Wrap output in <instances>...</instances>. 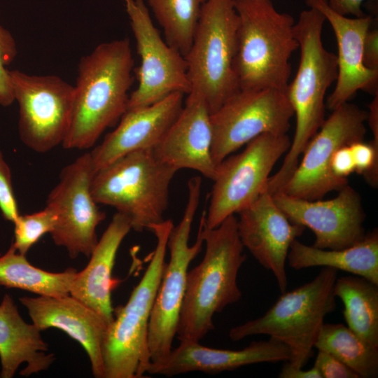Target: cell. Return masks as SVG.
Segmentation results:
<instances>
[{
	"label": "cell",
	"instance_id": "6da1fadb",
	"mask_svg": "<svg viewBox=\"0 0 378 378\" xmlns=\"http://www.w3.org/2000/svg\"><path fill=\"white\" fill-rule=\"evenodd\" d=\"M134 58L127 38L104 42L78 64L65 149H88L127 109Z\"/></svg>",
	"mask_w": 378,
	"mask_h": 378
},
{
	"label": "cell",
	"instance_id": "7a4b0ae2",
	"mask_svg": "<svg viewBox=\"0 0 378 378\" xmlns=\"http://www.w3.org/2000/svg\"><path fill=\"white\" fill-rule=\"evenodd\" d=\"M237 220L231 215L209 229L204 225V211L202 214L199 228L206 250L200 263L188 272L176 335L180 342H200L214 329V314L241 298L237 276L246 255Z\"/></svg>",
	"mask_w": 378,
	"mask_h": 378
},
{
	"label": "cell",
	"instance_id": "3957f363",
	"mask_svg": "<svg viewBox=\"0 0 378 378\" xmlns=\"http://www.w3.org/2000/svg\"><path fill=\"white\" fill-rule=\"evenodd\" d=\"M325 21L318 10L309 7L295 22L300 58L298 71L286 92L295 116V130L281 166L269 178L267 190L271 194L280 191L291 177L307 145L326 120L325 97L336 81L337 59L323 44Z\"/></svg>",
	"mask_w": 378,
	"mask_h": 378
},
{
	"label": "cell",
	"instance_id": "277c9868",
	"mask_svg": "<svg viewBox=\"0 0 378 378\" xmlns=\"http://www.w3.org/2000/svg\"><path fill=\"white\" fill-rule=\"evenodd\" d=\"M239 17L234 70L239 90L286 91L290 59L299 48L295 20L278 11L271 0H234Z\"/></svg>",
	"mask_w": 378,
	"mask_h": 378
},
{
	"label": "cell",
	"instance_id": "5b68a950",
	"mask_svg": "<svg viewBox=\"0 0 378 378\" xmlns=\"http://www.w3.org/2000/svg\"><path fill=\"white\" fill-rule=\"evenodd\" d=\"M172 220L152 225L155 248L139 283L128 301L113 311V320L105 334L102 355L104 378L145 377L150 364L148 346L151 311L166 265L165 255Z\"/></svg>",
	"mask_w": 378,
	"mask_h": 378
},
{
	"label": "cell",
	"instance_id": "8992f818",
	"mask_svg": "<svg viewBox=\"0 0 378 378\" xmlns=\"http://www.w3.org/2000/svg\"><path fill=\"white\" fill-rule=\"evenodd\" d=\"M337 278V270L323 267L309 282L281 293L263 316L231 328L230 339L237 342L252 335H268L288 347V365L303 368L313 355L326 316L336 309Z\"/></svg>",
	"mask_w": 378,
	"mask_h": 378
},
{
	"label": "cell",
	"instance_id": "52a82bcc",
	"mask_svg": "<svg viewBox=\"0 0 378 378\" xmlns=\"http://www.w3.org/2000/svg\"><path fill=\"white\" fill-rule=\"evenodd\" d=\"M177 172L153 149L134 151L97 171L91 193L97 204L126 216L132 230H149L164 220L169 186Z\"/></svg>",
	"mask_w": 378,
	"mask_h": 378
},
{
	"label": "cell",
	"instance_id": "ba28073f",
	"mask_svg": "<svg viewBox=\"0 0 378 378\" xmlns=\"http://www.w3.org/2000/svg\"><path fill=\"white\" fill-rule=\"evenodd\" d=\"M238 25L234 0H207L184 57L190 92L202 95L211 113L239 90L234 70Z\"/></svg>",
	"mask_w": 378,
	"mask_h": 378
},
{
	"label": "cell",
	"instance_id": "9c48e42d",
	"mask_svg": "<svg viewBox=\"0 0 378 378\" xmlns=\"http://www.w3.org/2000/svg\"><path fill=\"white\" fill-rule=\"evenodd\" d=\"M187 185V203L179 223L174 225L169 235V260L166 263L149 320L148 346L150 363L162 360L172 349L188 267L204 244L199 228L195 243L189 244L192 224L200 201L202 178L193 176Z\"/></svg>",
	"mask_w": 378,
	"mask_h": 378
},
{
	"label": "cell",
	"instance_id": "30bf717a",
	"mask_svg": "<svg viewBox=\"0 0 378 378\" xmlns=\"http://www.w3.org/2000/svg\"><path fill=\"white\" fill-rule=\"evenodd\" d=\"M291 140L287 134H262L239 153L230 155L216 167L204 225L212 229L238 214L267 191L270 174L285 155Z\"/></svg>",
	"mask_w": 378,
	"mask_h": 378
},
{
	"label": "cell",
	"instance_id": "8fae6325",
	"mask_svg": "<svg viewBox=\"0 0 378 378\" xmlns=\"http://www.w3.org/2000/svg\"><path fill=\"white\" fill-rule=\"evenodd\" d=\"M293 116L286 91L238 90L210 115L215 165L262 134H287Z\"/></svg>",
	"mask_w": 378,
	"mask_h": 378
},
{
	"label": "cell",
	"instance_id": "7c38bea8",
	"mask_svg": "<svg viewBox=\"0 0 378 378\" xmlns=\"http://www.w3.org/2000/svg\"><path fill=\"white\" fill-rule=\"evenodd\" d=\"M9 75L23 144L37 153L62 144L70 125L74 86L56 75H31L18 69L9 70Z\"/></svg>",
	"mask_w": 378,
	"mask_h": 378
},
{
	"label": "cell",
	"instance_id": "4fadbf2b",
	"mask_svg": "<svg viewBox=\"0 0 378 378\" xmlns=\"http://www.w3.org/2000/svg\"><path fill=\"white\" fill-rule=\"evenodd\" d=\"M331 111L307 145L294 173L279 192L315 200L349 184L348 179L332 174L330 161L339 148L364 140L368 111L349 102Z\"/></svg>",
	"mask_w": 378,
	"mask_h": 378
},
{
	"label": "cell",
	"instance_id": "5bb4252c",
	"mask_svg": "<svg viewBox=\"0 0 378 378\" xmlns=\"http://www.w3.org/2000/svg\"><path fill=\"white\" fill-rule=\"evenodd\" d=\"M94 174L90 152L81 155L62 169L46 200L57 216L52 239L71 258L90 256L98 241L96 228L106 218L91 193Z\"/></svg>",
	"mask_w": 378,
	"mask_h": 378
},
{
	"label": "cell",
	"instance_id": "9a60e30c",
	"mask_svg": "<svg viewBox=\"0 0 378 378\" xmlns=\"http://www.w3.org/2000/svg\"><path fill=\"white\" fill-rule=\"evenodd\" d=\"M134 34L140 66L137 88L130 94L128 108L152 104L173 92L189 94L185 57L163 41L144 0H122Z\"/></svg>",
	"mask_w": 378,
	"mask_h": 378
},
{
	"label": "cell",
	"instance_id": "2e32d148",
	"mask_svg": "<svg viewBox=\"0 0 378 378\" xmlns=\"http://www.w3.org/2000/svg\"><path fill=\"white\" fill-rule=\"evenodd\" d=\"M336 197L307 200L281 192L272 195L279 209L293 223L309 228L315 235L313 246L341 249L360 241L365 235V211L359 193L349 184Z\"/></svg>",
	"mask_w": 378,
	"mask_h": 378
},
{
	"label": "cell",
	"instance_id": "e0dca14e",
	"mask_svg": "<svg viewBox=\"0 0 378 378\" xmlns=\"http://www.w3.org/2000/svg\"><path fill=\"white\" fill-rule=\"evenodd\" d=\"M237 214V231L244 247L261 266L272 272L279 290L284 293L290 246L305 227L290 222L267 191Z\"/></svg>",
	"mask_w": 378,
	"mask_h": 378
},
{
	"label": "cell",
	"instance_id": "ac0fdd59",
	"mask_svg": "<svg viewBox=\"0 0 378 378\" xmlns=\"http://www.w3.org/2000/svg\"><path fill=\"white\" fill-rule=\"evenodd\" d=\"M183 106V94L176 92L152 104L127 109L115 129L90 152L95 172L130 153L154 149Z\"/></svg>",
	"mask_w": 378,
	"mask_h": 378
},
{
	"label": "cell",
	"instance_id": "d6986e66",
	"mask_svg": "<svg viewBox=\"0 0 378 378\" xmlns=\"http://www.w3.org/2000/svg\"><path fill=\"white\" fill-rule=\"evenodd\" d=\"M309 8L318 10L328 21L337 43L336 85L326 102L332 111L349 102L358 90L377 93L378 71L368 69L363 63L365 36L370 29V15L350 18L333 11L327 0H305Z\"/></svg>",
	"mask_w": 378,
	"mask_h": 378
},
{
	"label": "cell",
	"instance_id": "ffe728a7",
	"mask_svg": "<svg viewBox=\"0 0 378 378\" xmlns=\"http://www.w3.org/2000/svg\"><path fill=\"white\" fill-rule=\"evenodd\" d=\"M19 300L40 331L58 328L78 342L89 357L93 376L104 378L102 346L110 323L102 315L70 294Z\"/></svg>",
	"mask_w": 378,
	"mask_h": 378
},
{
	"label": "cell",
	"instance_id": "44dd1931",
	"mask_svg": "<svg viewBox=\"0 0 378 378\" xmlns=\"http://www.w3.org/2000/svg\"><path fill=\"white\" fill-rule=\"evenodd\" d=\"M290 358L288 347L272 337L253 341L241 350L214 349L200 342L181 341L164 359L150 363L147 374L166 377L197 371L214 374L248 365L288 361Z\"/></svg>",
	"mask_w": 378,
	"mask_h": 378
},
{
	"label": "cell",
	"instance_id": "7402d4cb",
	"mask_svg": "<svg viewBox=\"0 0 378 378\" xmlns=\"http://www.w3.org/2000/svg\"><path fill=\"white\" fill-rule=\"evenodd\" d=\"M211 112L204 97L190 92L178 116L153 149L164 162L177 171L190 169L213 180Z\"/></svg>",
	"mask_w": 378,
	"mask_h": 378
},
{
	"label": "cell",
	"instance_id": "603a6c76",
	"mask_svg": "<svg viewBox=\"0 0 378 378\" xmlns=\"http://www.w3.org/2000/svg\"><path fill=\"white\" fill-rule=\"evenodd\" d=\"M132 230L127 218L116 212L92 251L87 266L77 272L69 294L102 315L110 324L113 320L112 291L120 280L112 276L118 248Z\"/></svg>",
	"mask_w": 378,
	"mask_h": 378
},
{
	"label": "cell",
	"instance_id": "cb8c5ba5",
	"mask_svg": "<svg viewBox=\"0 0 378 378\" xmlns=\"http://www.w3.org/2000/svg\"><path fill=\"white\" fill-rule=\"evenodd\" d=\"M40 332L22 319L11 296L6 294L0 304V377H13L24 363L27 366L20 374L25 377L49 368L55 357L45 353L48 347Z\"/></svg>",
	"mask_w": 378,
	"mask_h": 378
},
{
	"label": "cell",
	"instance_id": "d4e9b609",
	"mask_svg": "<svg viewBox=\"0 0 378 378\" xmlns=\"http://www.w3.org/2000/svg\"><path fill=\"white\" fill-rule=\"evenodd\" d=\"M287 260L295 270L330 267L378 284V230L374 229L358 242L341 249L319 248L296 239L290 246Z\"/></svg>",
	"mask_w": 378,
	"mask_h": 378
},
{
	"label": "cell",
	"instance_id": "484cf974",
	"mask_svg": "<svg viewBox=\"0 0 378 378\" xmlns=\"http://www.w3.org/2000/svg\"><path fill=\"white\" fill-rule=\"evenodd\" d=\"M334 294L344 304L346 326L378 347V284L359 276H344L337 278Z\"/></svg>",
	"mask_w": 378,
	"mask_h": 378
},
{
	"label": "cell",
	"instance_id": "4316f807",
	"mask_svg": "<svg viewBox=\"0 0 378 378\" xmlns=\"http://www.w3.org/2000/svg\"><path fill=\"white\" fill-rule=\"evenodd\" d=\"M78 271L68 268L62 272H50L32 265L26 255L11 244L0 257V286L24 290L38 295L60 296L69 294Z\"/></svg>",
	"mask_w": 378,
	"mask_h": 378
},
{
	"label": "cell",
	"instance_id": "83f0119b",
	"mask_svg": "<svg viewBox=\"0 0 378 378\" xmlns=\"http://www.w3.org/2000/svg\"><path fill=\"white\" fill-rule=\"evenodd\" d=\"M314 347L335 356L359 378L378 376V347L366 342L344 324L324 323Z\"/></svg>",
	"mask_w": 378,
	"mask_h": 378
},
{
	"label": "cell",
	"instance_id": "f1b7e54d",
	"mask_svg": "<svg viewBox=\"0 0 378 378\" xmlns=\"http://www.w3.org/2000/svg\"><path fill=\"white\" fill-rule=\"evenodd\" d=\"M207 0H146L162 27L165 41L183 57L192 45L195 29Z\"/></svg>",
	"mask_w": 378,
	"mask_h": 378
},
{
	"label": "cell",
	"instance_id": "f546056e",
	"mask_svg": "<svg viewBox=\"0 0 378 378\" xmlns=\"http://www.w3.org/2000/svg\"><path fill=\"white\" fill-rule=\"evenodd\" d=\"M57 223V216L49 206L38 211L19 215L14 224V241L16 251L26 255L28 251L46 234L51 233Z\"/></svg>",
	"mask_w": 378,
	"mask_h": 378
},
{
	"label": "cell",
	"instance_id": "4dcf8cb0",
	"mask_svg": "<svg viewBox=\"0 0 378 378\" xmlns=\"http://www.w3.org/2000/svg\"><path fill=\"white\" fill-rule=\"evenodd\" d=\"M18 54L16 42L10 32L0 25V106H8L15 101L9 66Z\"/></svg>",
	"mask_w": 378,
	"mask_h": 378
},
{
	"label": "cell",
	"instance_id": "1f68e13d",
	"mask_svg": "<svg viewBox=\"0 0 378 378\" xmlns=\"http://www.w3.org/2000/svg\"><path fill=\"white\" fill-rule=\"evenodd\" d=\"M355 165V172L363 176L372 188L378 186V146L371 141H356L349 145Z\"/></svg>",
	"mask_w": 378,
	"mask_h": 378
},
{
	"label": "cell",
	"instance_id": "d6a6232c",
	"mask_svg": "<svg viewBox=\"0 0 378 378\" xmlns=\"http://www.w3.org/2000/svg\"><path fill=\"white\" fill-rule=\"evenodd\" d=\"M0 211L6 220L12 223L20 215L13 188L11 172L1 151Z\"/></svg>",
	"mask_w": 378,
	"mask_h": 378
},
{
	"label": "cell",
	"instance_id": "836d02e7",
	"mask_svg": "<svg viewBox=\"0 0 378 378\" xmlns=\"http://www.w3.org/2000/svg\"><path fill=\"white\" fill-rule=\"evenodd\" d=\"M314 366L322 378H359L354 371L326 351L318 350Z\"/></svg>",
	"mask_w": 378,
	"mask_h": 378
},
{
	"label": "cell",
	"instance_id": "e575fe53",
	"mask_svg": "<svg viewBox=\"0 0 378 378\" xmlns=\"http://www.w3.org/2000/svg\"><path fill=\"white\" fill-rule=\"evenodd\" d=\"M332 174L338 178L348 179L355 172V165L349 145L339 148L333 154L330 161Z\"/></svg>",
	"mask_w": 378,
	"mask_h": 378
},
{
	"label": "cell",
	"instance_id": "d590c367",
	"mask_svg": "<svg viewBox=\"0 0 378 378\" xmlns=\"http://www.w3.org/2000/svg\"><path fill=\"white\" fill-rule=\"evenodd\" d=\"M363 58L364 65L378 71V31L370 29L364 38Z\"/></svg>",
	"mask_w": 378,
	"mask_h": 378
},
{
	"label": "cell",
	"instance_id": "8d00e7d4",
	"mask_svg": "<svg viewBox=\"0 0 378 378\" xmlns=\"http://www.w3.org/2000/svg\"><path fill=\"white\" fill-rule=\"evenodd\" d=\"M329 7L335 12L344 16L359 18L365 15L362 10L364 0H327Z\"/></svg>",
	"mask_w": 378,
	"mask_h": 378
},
{
	"label": "cell",
	"instance_id": "74e56055",
	"mask_svg": "<svg viewBox=\"0 0 378 378\" xmlns=\"http://www.w3.org/2000/svg\"><path fill=\"white\" fill-rule=\"evenodd\" d=\"M280 378H322L318 370L313 366L309 370L303 368H295L288 365L286 363L279 374Z\"/></svg>",
	"mask_w": 378,
	"mask_h": 378
},
{
	"label": "cell",
	"instance_id": "f35d334b",
	"mask_svg": "<svg viewBox=\"0 0 378 378\" xmlns=\"http://www.w3.org/2000/svg\"><path fill=\"white\" fill-rule=\"evenodd\" d=\"M367 121L372 132L373 141H378V93L369 104Z\"/></svg>",
	"mask_w": 378,
	"mask_h": 378
}]
</instances>
